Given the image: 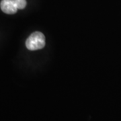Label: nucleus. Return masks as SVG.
I'll return each mask as SVG.
<instances>
[{"instance_id":"1","label":"nucleus","mask_w":121,"mask_h":121,"mask_svg":"<svg viewBox=\"0 0 121 121\" xmlns=\"http://www.w3.org/2000/svg\"><path fill=\"white\" fill-rule=\"evenodd\" d=\"M45 45V37L43 33L35 32L30 35L26 41V48L30 51L41 49Z\"/></svg>"},{"instance_id":"2","label":"nucleus","mask_w":121,"mask_h":121,"mask_svg":"<svg viewBox=\"0 0 121 121\" xmlns=\"http://www.w3.org/2000/svg\"><path fill=\"white\" fill-rule=\"evenodd\" d=\"M0 7L4 13L8 14H13L16 13L18 9L15 0H2L0 4Z\"/></svg>"},{"instance_id":"3","label":"nucleus","mask_w":121,"mask_h":121,"mask_svg":"<svg viewBox=\"0 0 121 121\" xmlns=\"http://www.w3.org/2000/svg\"><path fill=\"white\" fill-rule=\"evenodd\" d=\"M15 2H16L17 9H22L25 8L26 5V0H15Z\"/></svg>"}]
</instances>
